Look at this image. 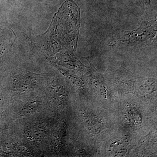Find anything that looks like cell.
I'll list each match as a JSON object with an SVG mask.
<instances>
[{
	"mask_svg": "<svg viewBox=\"0 0 157 157\" xmlns=\"http://www.w3.org/2000/svg\"><path fill=\"white\" fill-rule=\"evenodd\" d=\"M45 130L39 125H34L29 127L26 132V136L30 140L39 141L45 137Z\"/></svg>",
	"mask_w": 157,
	"mask_h": 157,
	"instance_id": "obj_2",
	"label": "cell"
},
{
	"mask_svg": "<svg viewBox=\"0 0 157 157\" xmlns=\"http://www.w3.org/2000/svg\"><path fill=\"white\" fill-rule=\"evenodd\" d=\"M39 106V103L36 100L29 101L23 106L21 110V113L22 115L28 116L36 110Z\"/></svg>",
	"mask_w": 157,
	"mask_h": 157,
	"instance_id": "obj_3",
	"label": "cell"
},
{
	"mask_svg": "<svg viewBox=\"0 0 157 157\" xmlns=\"http://www.w3.org/2000/svg\"><path fill=\"white\" fill-rule=\"evenodd\" d=\"M157 21L154 18L143 21L138 29L134 30L124 32L119 35L112 43L124 46L148 45L152 42L156 36Z\"/></svg>",
	"mask_w": 157,
	"mask_h": 157,
	"instance_id": "obj_1",
	"label": "cell"
},
{
	"mask_svg": "<svg viewBox=\"0 0 157 157\" xmlns=\"http://www.w3.org/2000/svg\"><path fill=\"white\" fill-rule=\"evenodd\" d=\"M136 3L144 9H146L149 7L151 0H135Z\"/></svg>",
	"mask_w": 157,
	"mask_h": 157,
	"instance_id": "obj_4",
	"label": "cell"
}]
</instances>
